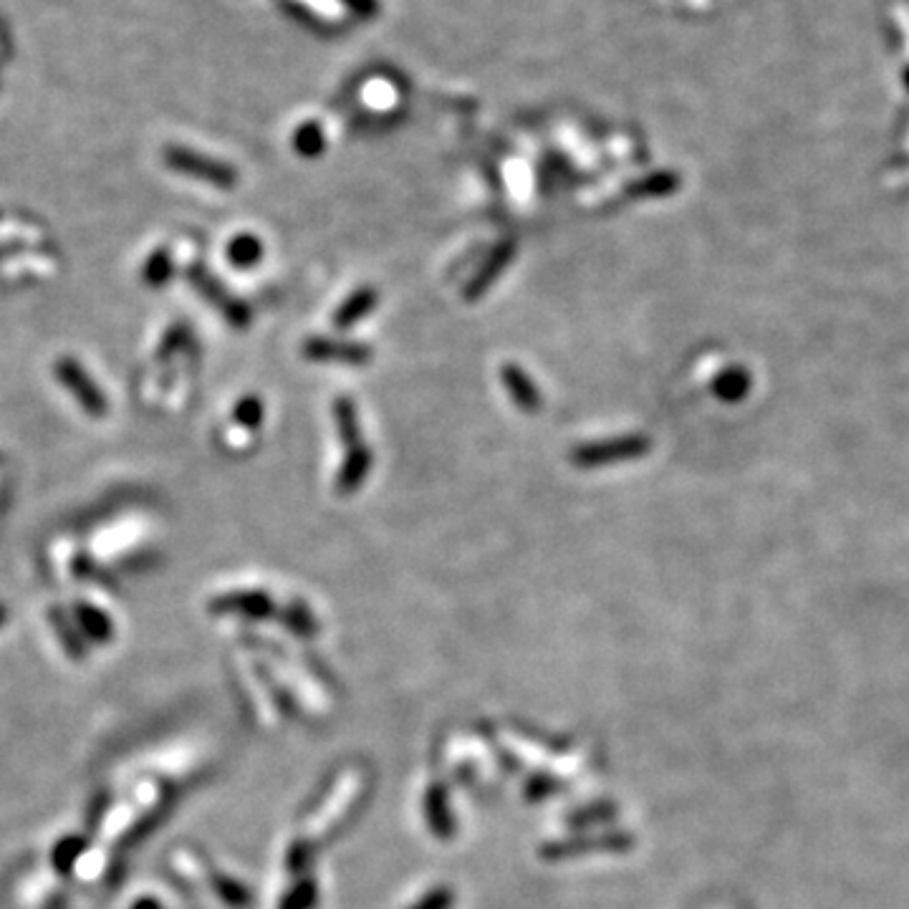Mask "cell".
Listing matches in <instances>:
<instances>
[{
  "instance_id": "obj_1",
  "label": "cell",
  "mask_w": 909,
  "mask_h": 909,
  "mask_svg": "<svg viewBox=\"0 0 909 909\" xmlns=\"http://www.w3.org/2000/svg\"><path fill=\"white\" fill-rule=\"evenodd\" d=\"M334 422L339 440L344 445V465L336 475V493L351 495L364 485L372 473V450L364 440L362 425H359L357 407L349 397H339L334 402Z\"/></svg>"
},
{
  "instance_id": "obj_2",
  "label": "cell",
  "mask_w": 909,
  "mask_h": 909,
  "mask_svg": "<svg viewBox=\"0 0 909 909\" xmlns=\"http://www.w3.org/2000/svg\"><path fill=\"white\" fill-rule=\"evenodd\" d=\"M649 452V437L644 435H617L609 440H596L579 445L571 452V463L581 470L606 468V465L637 460Z\"/></svg>"
},
{
  "instance_id": "obj_3",
  "label": "cell",
  "mask_w": 909,
  "mask_h": 909,
  "mask_svg": "<svg viewBox=\"0 0 909 909\" xmlns=\"http://www.w3.org/2000/svg\"><path fill=\"white\" fill-rule=\"evenodd\" d=\"M303 357L311 362H334L346 364V367H364L372 359V349L357 341H339V339H309L303 344Z\"/></svg>"
},
{
  "instance_id": "obj_4",
  "label": "cell",
  "mask_w": 909,
  "mask_h": 909,
  "mask_svg": "<svg viewBox=\"0 0 909 909\" xmlns=\"http://www.w3.org/2000/svg\"><path fill=\"white\" fill-rule=\"evenodd\" d=\"M500 379H503L505 392H508V397L513 399V404H516L518 410L526 412V415H538V412L543 410L541 389L536 387V382H533V377L526 369L508 362L500 369Z\"/></svg>"
},
{
  "instance_id": "obj_5",
  "label": "cell",
  "mask_w": 909,
  "mask_h": 909,
  "mask_svg": "<svg viewBox=\"0 0 909 909\" xmlns=\"http://www.w3.org/2000/svg\"><path fill=\"white\" fill-rule=\"evenodd\" d=\"M513 253H516V245H513V243H500L498 248H493V253H490L488 263H485V266L480 268L478 273H475L473 281H470L468 286H465L463 296L468 298V301H475V298L483 296V293L488 291L490 286H493V281H498L500 273H503L505 268L511 266Z\"/></svg>"
},
{
  "instance_id": "obj_6",
  "label": "cell",
  "mask_w": 909,
  "mask_h": 909,
  "mask_svg": "<svg viewBox=\"0 0 909 909\" xmlns=\"http://www.w3.org/2000/svg\"><path fill=\"white\" fill-rule=\"evenodd\" d=\"M379 296L374 288H359V291L351 293L344 303H341L339 309L334 314V326L339 331L351 329V326H357L359 321L367 319L374 309H377Z\"/></svg>"
},
{
  "instance_id": "obj_7",
  "label": "cell",
  "mask_w": 909,
  "mask_h": 909,
  "mask_svg": "<svg viewBox=\"0 0 909 909\" xmlns=\"http://www.w3.org/2000/svg\"><path fill=\"white\" fill-rule=\"evenodd\" d=\"M677 190V177L675 175H657L649 180H639L637 185L629 190V195L634 197H662L670 195Z\"/></svg>"
},
{
  "instance_id": "obj_8",
  "label": "cell",
  "mask_w": 909,
  "mask_h": 909,
  "mask_svg": "<svg viewBox=\"0 0 909 909\" xmlns=\"http://www.w3.org/2000/svg\"><path fill=\"white\" fill-rule=\"evenodd\" d=\"M81 851H84V841L76 839V836H69V839H64L59 844V849H56V854H54L56 867L66 869L71 862H74L76 856L81 854Z\"/></svg>"
},
{
  "instance_id": "obj_9",
  "label": "cell",
  "mask_w": 909,
  "mask_h": 909,
  "mask_svg": "<svg viewBox=\"0 0 909 909\" xmlns=\"http://www.w3.org/2000/svg\"><path fill=\"white\" fill-rule=\"evenodd\" d=\"M233 256H235V261H238V266H250V263L256 261L258 256H261V243H258V240H253V238H243V240H238V243H235V248H233Z\"/></svg>"
},
{
  "instance_id": "obj_10",
  "label": "cell",
  "mask_w": 909,
  "mask_h": 909,
  "mask_svg": "<svg viewBox=\"0 0 909 909\" xmlns=\"http://www.w3.org/2000/svg\"><path fill=\"white\" fill-rule=\"evenodd\" d=\"M132 909H162V907L155 902V899H139Z\"/></svg>"
},
{
  "instance_id": "obj_11",
  "label": "cell",
  "mask_w": 909,
  "mask_h": 909,
  "mask_svg": "<svg viewBox=\"0 0 909 909\" xmlns=\"http://www.w3.org/2000/svg\"><path fill=\"white\" fill-rule=\"evenodd\" d=\"M3 619H6V609L0 606V624H3Z\"/></svg>"
},
{
  "instance_id": "obj_12",
  "label": "cell",
  "mask_w": 909,
  "mask_h": 909,
  "mask_svg": "<svg viewBox=\"0 0 909 909\" xmlns=\"http://www.w3.org/2000/svg\"><path fill=\"white\" fill-rule=\"evenodd\" d=\"M904 79H907V86H909V69H907V74H904Z\"/></svg>"
}]
</instances>
